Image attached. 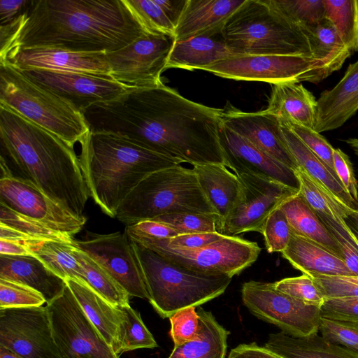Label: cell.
Listing matches in <instances>:
<instances>
[{
	"label": "cell",
	"instance_id": "1",
	"mask_svg": "<svg viewBox=\"0 0 358 358\" xmlns=\"http://www.w3.org/2000/svg\"><path fill=\"white\" fill-rule=\"evenodd\" d=\"M222 110L162 83L132 88L82 114L90 132L119 135L180 163L225 165L219 138Z\"/></svg>",
	"mask_w": 358,
	"mask_h": 358
},
{
	"label": "cell",
	"instance_id": "2",
	"mask_svg": "<svg viewBox=\"0 0 358 358\" xmlns=\"http://www.w3.org/2000/svg\"><path fill=\"white\" fill-rule=\"evenodd\" d=\"M148 32L127 0L30 1L20 16L0 26V60L36 47L113 52Z\"/></svg>",
	"mask_w": 358,
	"mask_h": 358
},
{
	"label": "cell",
	"instance_id": "3",
	"mask_svg": "<svg viewBox=\"0 0 358 358\" xmlns=\"http://www.w3.org/2000/svg\"><path fill=\"white\" fill-rule=\"evenodd\" d=\"M1 161L11 175L40 189L73 215L83 212L90 196L73 146L0 104Z\"/></svg>",
	"mask_w": 358,
	"mask_h": 358
},
{
	"label": "cell",
	"instance_id": "4",
	"mask_svg": "<svg viewBox=\"0 0 358 358\" xmlns=\"http://www.w3.org/2000/svg\"><path fill=\"white\" fill-rule=\"evenodd\" d=\"M80 144L90 196L110 217H116L121 203L145 177L181 164L113 134L90 131Z\"/></svg>",
	"mask_w": 358,
	"mask_h": 358
},
{
	"label": "cell",
	"instance_id": "5",
	"mask_svg": "<svg viewBox=\"0 0 358 358\" xmlns=\"http://www.w3.org/2000/svg\"><path fill=\"white\" fill-rule=\"evenodd\" d=\"M222 33L234 56L313 57L306 31L283 15L271 0H245L227 20Z\"/></svg>",
	"mask_w": 358,
	"mask_h": 358
},
{
	"label": "cell",
	"instance_id": "6",
	"mask_svg": "<svg viewBox=\"0 0 358 358\" xmlns=\"http://www.w3.org/2000/svg\"><path fill=\"white\" fill-rule=\"evenodd\" d=\"M149 294L162 318L181 309L199 307L222 294L232 277L189 270L133 241Z\"/></svg>",
	"mask_w": 358,
	"mask_h": 358
},
{
	"label": "cell",
	"instance_id": "7",
	"mask_svg": "<svg viewBox=\"0 0 358 358\" xmlns=\"http://www.w3.org/2000/svg\"><path fill=\"white\" fill-rule=\"evenodd\" d=\"M0 104L19 113L73 146L90 132L81 112L40 86L22 70L0 62Z\"/></svg>",
	"mask_w": 358,
	"mask_h": 358
},
{
	"label": "cell",
	"instance_id": "8",
	"mask_svg": "<svg viewBox=\"0 0 358 358\" xmlns=\"http://www.w3.org/2000/svg\"><path fill=\"white\" fill-rule=\"evenodd\" d=\"M173 213H215L193 169L180 164L145 177L121 203L115 217L129 226Z\"/></svg>",
	"mask_w": 358,
	"mask_h": 358
},
{
	"label": "cell",
	"instance_id": "9",
	"mask_svg": "<svg viewBox=\"0 0 358 358\" xmlns=\"http://www.w3.org/2000/svg\"><path fill=\"white\" fill-rule=\"evenodd\" d=\"M129 239L148 248L181 267L233 278L250 266L258 258L261 248L256 242L227 236L196 250H182L166 245L161 239L128 235Z\"/></svg>",
	"mask_w": 358,
	"mask_h": 358
},
{
	"label": "cell",
	"instance_id": "10",
	"mask_svg": "<svg viewBox=\"0 0 358 358\" xmlns=\"http://www.w3.org/2000/svg\"><path fill=\"white\" fill-rule=\"evenodd\" d=\"M202 70L224 78L273 85L302 81L316 84L327 78L322 62L301 55L232 56Z\"/></svg>",
	"mask_w": 358,
	"mask_h": 358
},
{
	"label": "cell",
	"instance_id": "11",
	"mask_svg": "<svg viewBox=\"0 0 358 358\" xmlns=\"http://www.w3.org/2000/svg\"><path fill=\"white\" fill-rule=\"evenodd\" d=\"M241 297L252 314L286 334L305 337L319 331L320 306L306 304L278 291L273 282H245Z\"/></svg>",
	"mask_w": 358,
	"mask_h": 358
},
{
	"label": "cell",
	"instance_id": "12",
	"mask_svg": "<svg viewBox=\"0 0 358 358\" xmlns=\"http://www.w3.org/2000/svg\"><path fill=\"white\" fill-rule=\"evenodd\" d=\"M45 306L63 358H119L87 318L67 285L63 293Z\"/></svg>",
	"mask_w": 358,
	"mask_h": 358
},
{
	"label": "cell",
	"instance_id": "13",
	"mask_svg": "<svg viewBox=\"0 0 358 358\" xmlns=\"http://www.w3.org/2000/svg\"><path fill=\"white\" fill-rule=\"evenodd\" d=\"M174 43V36L148 32L121 49L106 52L110 77L134 88L163 83L161 74Z\"/></svg>",
	"mask_w": 358,
	"mask_h": 358
},
{
	"label": "cell",
	"instance_id": "14",
	"mask_svg": "<svg viewBox=\"0 0 358 358\" xmlns=\"http://www.w3.org/2000/svg\"><path fill=\"white\" fill-rule=\"evenodd\" d=\"M236 175L241 182V190L234 206L217 229L224 235L260 233L268 216L299 193V189L268 178L250 173Z\"/></svg>",
	"mask_w": 358,
	"mask_h": 358
},
{
	"label": "cell",
	"instance_id": "15",
	"mask_svg": "<svg viewBox=\"0 0 358 358\" xmlns=\"http://www.w3.org/2000/svg\"><path fill=\"white\" fill-rule=\"evenodd\" d=\"M0 345L23 358H63L46 306L0 309Z\"/></svg>",
	"mask_w": 358,
	"mask_h": 358
},
{
	"label": "cell",
	"instance_id": "16",
	"mask_svg": "<svg viewBox=\"0 0 358 358\" xmlns=\"http://www.w3.org/2000/svg\"><path fill=\"white\" fill-rule=\"evenodd\" d=\"M73 244L101 266L130 296L149 300L140 264L125 231L94 234L84 241L73 239Z\"/></svg>",
	"mask_w": 358,
	"mask_h": 358
},
{
	"label": "cell",
	"instance_id": "17",
	"mask_svg": "<svg viewBox=\"0 0 358 358\" xmlns=\"http://www.w3.org/2000/svg\"><path fill=\"white\" fill-rule=\"evenodd\" d=\"M22 71L34 83L66 100L81 113L95 103L114 99L134 88L103 76L36 69Z\"/></svg>",
	"mask_w": 358,
	"mask_h": 358
},
{
	"label": "cell",
	"instance_id": "18",
	"mask_svg": "<svg viewBox=\"0 0 358 358\" xmlns=\"http://www.w3.org/2000/svg\"><path fill=\"white\" fill-rule=\"evenodd\" d=\"M0 202L71 236L83 229L87 220L73 215L30 182L13 176L1 177Z\"/></svg>",
	"mask_w": 358,
	"mask_h": 358
},
{
	"label": "cell",
	"instance_id": "19",
	"mask_svg": "<svg viewBox=\"0 0 358 358\" xmlns=\"http://www.w3.org/2000/svg\"><path fill=\"white\" fill-rule=\"evenodd\" d=\"M223 125L292 170L299 166L283 141L278 118L266 110L243 112L229 103L222 109Z\"/></svg>",
	"mask_w": 358,
	"mask_h": 358
},
{
	"label": "cell",
	"instance_id": "20",
	"mask_svg": "<svg viewBox=\"0 0 358 358\" xmlns=\"http://www.w3.org/2000/svg\"><path fill=\"white\" fill-rule=\"evenodd\" d=\"M219 138L225 166L234 173H250L299 190L294 171L262 151L221 122Z\"/></svg>",
	"mask_w": 358,
	"mask_h": 358
},
{
	"label": "cell",
	"instance_id": "21",
	"mask_svg": "<svg viewBox=\"0 0 358 358\" xmlns=\"http://www.w3.org/2000/svg\"><path fill=\"white\" fill-rule=\"evenodd\" d=\"M106 53L36 47L13 50L0 62H8L21 70L45 69L110 77Z\"/></svg>",
	"mask_w": 358,
	"mask_h": 358
},
{
	"label": "cell",
	"instance_id": "22",
	"mask_svg": "<svg viewBox=\"0 0 358 358\" xmlns=\"http://www.w3.org/2000/svg\"><path fill=\"white\" fill-rule=\"evenodd\" d=\"M358 110V59L350 64L343 77L317 100L315 130L324 132L343 126Z\"/></svg>",
	"mask_w": 358,
	"mask_h": 358
},
{
	"label": "cell",
	"instance_id": "23",
	"mask_svg": "<svg viewBox=\"0 0 358 358\" xmlns=\"http://www.w3.org/2000/svg\"><path fill=\"white\" fill-rule=\"evenodd\" d=\"M223 26L184 41H175L166 69L202 70L206 66L234 56L226 45Z\"/></svg>",
	"mask_w": 358,
	"mask_h": 358
},
{
	"label": "cell",
	"instance_id": "24",
	"mask_svg": "<svg viewBox=\"0 0 358 358\" xmlns=\"http://www.w3.org/2000/svg\"><path fill=\"white\" fill-rule=\"evenodd\" d=\"M0 278L27 285L41 293L50 303L64 292L66 283L31 255H0Z\"/></svg>",
	"mask_w": 358,
	"mask_h": 358
},
{
	"label": "cell",
	"instance_id": "25",
	"mask_svg": "<svg viewBox=\"0 0 358 358\" xmlns=\"http://www.w3.org/2000/svg\"><path fill=\"white\" fill-rule=\"evenodd\" d=\"M266 110L280 121L315 129L317 100L299 83L285 82L273 85Z\"/></svg>",
	"mask_w": 358,
	"mask_h": 358
},
{
	"label": "cell",
	"instance_id": "26",
	"mask_svg": "<svg viewBox=\"0 0 358 358\" xmlns=\"http://www.w3.org/2000/svg\"><path fill=\"white\" fill-rule=\"evenodd\" d=\"M245 0H187L175 30L181 41L224 24Z\"/></svg>",
	"mask_w": 358,
	"mask_h": 358
},
{
	"label": "cell",
	"instance_id": "27",
	"mask_svg": "<svg viewBox=\"0 0 358 358\" xmlns=\"http://www.w3.org/2000/svg\"><path fill=\"white\" fill-rule=\"evenodd\" d=\"M282 256L304 274L355 275L344 260L325 248L292 232Z\"/></svg>",
	"mask_w": 358,
	"mask_h": 358
},
{
	"label": "cell",
	"instance_id": "28",
	"mask_svg": "<svg viewBox=\"0 0 358 358\" xmlns=\"http://www.w3.org/2000/svg\"><path fill=\"white\" fill-rule=\"evenodd\" d=\"M192 169L204 196L219 217L217 230L239 196L240 180L221 164H195Z\"/></svg>",
	"mask_w": 358,
	"mask_h": 358
},
{
	"label": "cell",
	"instance_id": "29",
	"mask_svg": "<svg viewBox=\"0 0 358 358\" xmlns=\"http://www.w3.org/2000/svg\"><path fill=\"white\" fill-rule=\"evenodd\" d=\"M65 281L87 318L113 348L122 320L120 307L109 303L85 284L70 278Z\"/></svg>",
	"mask_w": 358,
	"mask_h": 358
},
{
	"label": "cell",
	"instance_id": "30",
	"mask_svg": "<svg viewBox=\"0 0 358 358\" xmlns=\"http://www.w3.org/2000/svg\"><path fill=\"white\" fill-rule=\"evenodd\" d=\"M264 347L283 358H358V352L332 343L317 333L305 337L271 334Z\"/></svg>",
	"mask_w": 358,
	"mask_h": 358
},
{
	"label": "cell",
	"instance_id": "31",
	"mask_svg": "<svg viewBox=\"0 0 358 358\" xmlns=\"http://www.w3.org/2000/svg\"><path fill=\"white\" fill-rule=\"evenodd\" d=\"M280 124L285 144L298 166L350 208H358V204L329 167L289 127L281 122Z\"/></svg>",
	"mask_w": 358,
	"mask_h": 358
},
{
	"label": "cell",
	"instance_id": "32",
	"mask_svg": "<svg viewBox=\"0 0 358 358\" xmlns=\"http://www.w3.org/2000/svg\"><path fill=\"white\" fill-rule=\"evenodd\" d=\"M199 334L194 340L174 347L168 358H226L229 334L211 312L197 307Z\"/></svg>",
	"mask_w": 358,
	"mask_h": 358
},
{
	"label": "cell",
	"instance_id": "33",
	"mask_svg": "<svg viewBox=\"0 0 358 358\" xmlns=\"http://www.w3.org/2000/svg\"><path fill=\"white\" fill-rule=\"evenodd\" d=\"M280 208L292 233L317 243L343 259L336 241L299 193L285 201Z\"/></svg>",
	"mask_w": 358,
	"mask_h": 358
},
{
	"label": "cell",
	"instance_id": "34",
	"mask_svg": "<svg viewBox=\"0 0 358 358\" xmlns=\"http://www.w3.org/2000/svg\"><path fill=\"white\" fill-rule=\"evenodd\" d=\"M0 239L72 243L73 236L46 223L20 214L0 202Z\"/></svg>",
	"mask_w": 358,
	"mask_h": 358
},
{
	"label": "cell",
	"instance_id": "35",
	"mask_svg": "<svg viewBox=\"0 0 358 358\" xmlns=\"http://www.w3.org/2000/svg\"><path fill=\"white\" fill-rule=\"evenodd\" d=\"M23 243L32 256L60 278L65 280L73 279L88 285L73 252V242L30 241Z\"/></svg>",
	"mask_w": 358,
	"mask_h": 358
},
{
	"label": "cell",
	"instance_id": "36",
	"mask_svg": "<svg viewBox=\"0 0 358 358\" xmlns=\"http://www.w3.org/2000/svg\"><path fill=\"white\" fill-rule=\"evenodd\" d=\"M313 57L324 64L327 77L339 70L352 55L341 39L334 25L327 17L306 29Z\"/></svg>",
	"mask_w": 358,
	"mask_h": 358
},
{
	"label": "cell",
	"instance_id": "37",
	"mask_svg": "<svg viewBox=\"0 0 358 358\" xmlns=\"http://www.w3.org/2000/svg\"><path fill=\"white\" fill-rule=\"evenodd\" d=\"M299 182V194L317 214L341 224L353 208L339 200L302 168L294 170Z\"/></svg>",
	"mask_w": 358,
	"mask_h": 358
},
{
	"label": "cell",
	"instance_id": "38",
	"mask_svg": "<svg viewBox=\"0 0 358 358\" xmlns=\"http://www.w3.org/2000/svg\"><path fill=\"white\" fill-rule=\"evenodd\" d=\"M73 252L88 286L115 306L129 305L130 296L101 266L75 246Z\"/></svg>",
	"mask_w": 358,
	"mask_h": 358
},
{
	"label": "cell",
	"instance_id": "39",
	"mask_svg": "<svg viewBox=\"0 0 358 358\" xmlns=\"http://www.w3.org/2000/svg\"><path fill=\"white\" fill-rule=\"evenodd\" d=\"M122 312V320L117 341L113 350L115 355L136 349H153L158 346L152 334L143 322L140 313L130 305L119 306Z\"/></svg>",
	"mask_w": 358,
	"mask_h": 358
},
{
	"label": "cell",
	"instance_id": "40",
	"mask_svg": "<svg viewBox=\"0 0 358 358\" xmlns=\"http://www.w3.org/2000/svg\"><path fill=\"white\" fill-rule=\"evenodd\" d=\"M325 17L351 53L358 51V0H324Z\"/></svg>",
	"mask_w": 358,
	"mask_h": 358
},
{
	"label": "cell",
	"instance_id": "41",
	"mask_svg": "<svg viewBox=\"0 0 358 358\" xmlns=\"http://www.w3.org/2000/svg\"><path fill=\"white\" fill-rule=\"evenodd\" d=\"M283 15L305 31L325 17L324 0H271Z\"/></svg>",
	"mask_w": 358,
	"mask_h": 358
},
{
	"label": "cell",
	"instance_id": "42",
	"mask_svg": "<svg viewBox=\"0 0 358 358\" xmlns=\"http://www.w3.org/2000/svg\"><path fill=\"white\" fill-rule=\"evenodd\" d=\"M166 224L180 234L216 232L220 222L215 213H173L151 219Z\"/></svg>",
	"mask_w": 358,
	"mask_h": 358
},
{
	"label": "cell",
	"instance_id": "43",
	"mask_svg": "<svg viewBox=\"0 0 358 358\" xmlns=\"http://www.w3.org/2000/svg\"><path fill=\"white\" fill-rule=\"evenodd\" d=\"M148 32L174 36L176 27L155 0H127Z\"/></svg>",
	"mask_w": 358,
	"mask_h": 358
},
{
	"label": "cell",
	"instance_id": "44",
	"mask_svg": "<svg viewBox=\"0 0 358 358\" xmlns=\"http://www.w3.org/2000/svg\"><path fill=\"white\" fill-rule=\"evenodd\" d=\"M46 303L43 295L20 283L0 278V309L39 307Z\"/></svg>",
	"mask_w": 358,
	"mask_h": 358
},
{
	"label": "cell",
	"instance_id": "45",
	"mask_svg": "<svg viewBox=\"0 0 358 358\" xmlns=\"http://www.w3.org/2000/svg\"><path fill=\"white\" fill-rule=\"evenodd\" d=\"M268 253L282 252L287 246L292 231L287 217L280 206L266 219L260 232Z\"/></svg>",
	"mask_w": 358,
	"mask_h": 358
},
{
	"label": "cell",
	"instance_id": "46",
	"mask_svg": "<svg viewBox=\"0 0 358 358\" xmlns=\"http://www.w3.org/2000/svg\"><path fill=\"white\" fill-rule=\"evenodd\" d=\"M319 331L328 341L358 352V320L321 317Z\"/></svg>",
	"mask_w": 358,
	"mask_h": 358
},
{
	"label": "cell",
	"instance_id": "47",
	"mask_svg": "<svg viewBox=\"0 0 358 358\" xmlns=\"http://www.w3.org/2000/svg\"><path fill=\"white\" fill-rule=\"evenodd\" d=\"M317 215L336 241L348 268L358 276V243L350 229L347 224H341L322 215Z\"/></svg>",
	"mask_w": 358,
	"mask_h": 358
},
{
	"label": "cell",
	"instance_id": "48",
	"mask_svg": "<svg viewBox=\"0 0 358 358\" xmlns=\"http://www.w3.org/2000/svg\"><path fill=\"white\" fill-rule=\"evenodd\" d=\"M273 283L278 291L306 304L321 306L324 301L319 288L307 274L285 278Z\"/></svg>",
	"mask_w": 358,
	"mask_h": 358
},
{
	"label": "cell",
	"instance_id": "49",
	"mask_svg": "<svg viewBox=\"0 0 358 358\" xmlns=\"http://www.w3.org/2000/svg\"><path fill=\"white\" fill-rule=\"evenodd\" d=\"M170 335L174 347L194 341L199 334V315L196 307H189L178 310L169 317Z\"/></svg>",
	"mask_w": 358,
	"mask_h": 358
},
{
	"label": "cell",
	"instance_id": "50",
	"mask_svg": "<svg viewBox=\"0 0 358 358\" xmlns=\"http://www.w3.org/2000/svg\"><path fill=\"white\" fill-rule=\"evenodd\" d=\"M324 299L358 297V276L309 274Z\"/></svg>",
	"mask_w": 358,
	"mask_h": 358
},
{
	"label": "cell",
	"instance_id": "51",
	"mask_svg": "<svg viewBox=\"0 0 358 358\" xmlns=\"http://www.w3.org/2000/svg\"><path fill=\"white\" fill-rule=\"evenodd\" d=\"M280 122L289 127L329 167L334 176L338 178L334 166L333 154L334 148L323 136L315 129L299 124L280 120Z\"/></svg>",
	"mask_w": 358,
	"mask_h": 358
},
{
	"label": "cell",
	"instance_id": "52",
	"mask_svg": "<svg viewBox=\"0 0 358 358\" xmlns=\"http://www.w3.org/2000/svg\"><path fill=\"white\" fill-rule=\"evenodd\" d=\"M321 316L341 320H358V297L324 299Z\"/></svg>",
	"mask_w": 358,
	"mask_h": 358
},
{
	"label": "cell",
	"instance_id": "53",
	"mask_svg": "<svg viewBox=\"0 0 358 358\" xmlns=\"http://www.w3.org/2000/svg\"><path fill=\"white\" fill-rule=\"evenodd\" d=\"M333 159L338 178L349 195L358 204V183L349 157L340 148H334Z\"/></svg>",
	"mask_w": 358,
	"mask_h": 358
},
{
	"label": "cell",
	"instance_id": "54",
	"mask_svg": "<svg viewBox=\"0 0 358 358\" xmlns=\"http://www.w3.org/2000/svg\"><path fill=\"white\" fill-rule=\"evenodd\" d=\"M224 234L216 232L179 234L171 238L161 239L166 245L182 250H196L220 240Z\"/></svg>",
	"mask_w": 358,
	"mask_h": 358
},
{
	"label": "cell",
	"instance_id": "55",
	"mask_svg": "<svg viewBox=\"0 0 358 358\" xmlns=\"http://www.w3.org/2000/svg\"><path fill=\"white\" fill-rule=\"evenodd\" d=\"M125 232L128 235L157 239L171 238L180 234L168 224L154 220H146L127 226Z\"/></svg>",
	"mask_w": 358,
	"mask_h": 358
},
{
	"label": "cell",
	"instance_id": "56",
	"mask_svg": "<svg viewBox=\"0 0 358 358\" xmlns=\"http://www.w3.org/2000/svg\"><path fill=\"white\" fill-rule=\"evenodd\" d=\"M227 358H283L278 355L259 346L256 343L240 344L233 348Z\"/></svg>",
	"mask_w": 358,
	"mask_h": 358
},
{
	"label": "cell",
	"instance_id": "57",
	"mask_svg": "<svg viewBox=\"0 0 358 358\" xmlns=\"http://www.w3.org/2000/svg\"><path fill=\"white\" fill-rule=\"evenodd\" d=\"M30 1L27 0H1V25L8 24L17 19L25 11Z\"/></svg>",
	"mask_w": 358,
	"mask_h": 358
},
{
	"label": "cell",
	"instance_id": "58",
	"mask_svg": "<svg viewBox=\"0 0 358 358\" xmlns=\"http://www.w3.org/2000/svg\"><path fill=\"white\" fill-rule=\"evenodd\" d=\"M176 27L180 20L187 0H155Z\"/></svg>",
	"mask_w": 358,
	"mask_h": 358
},
{
	"label": "cell",
	"instance_id": "59",
	"mask_svg": "<svg viewBox=\"0 0 358 358\" xmlns=\"http://www.w3.org/2000/svg\"><path fill=\"white\" fill-rule=\"evenodd\" d=\"M0 255L10 256L31 255L23 242L6 239H0Z\"/></svg>",
	"mask_w": 358,
	"mask_h": 358
},
{
	"label": "cell",
	"instance_id": "60",
	"mask_svg": "<svg viewBox=\"0 0 358 358\" xmlns=\"http://www.w3.org/2000/svg\"><path fill=\"white\" fill-rule=\"evenodd\" d=\"M345 221L351 230L358 233V208L352 209Z\"/></svg>",
	"mask_w": 358,
	"mask_h": 358
},
{
	"label": "cell",
	"instance_id": "61",
	"mask_svg": "<svg viewBox=\"0 0 358 358\" xmlns=\"http://www.w3.org/2000/svg\"><path fill=\"white\" fill-rule=\"evenodd\" d=\"M0 358H23L9 349L0 345Z\"/></svg>",
	"mask_w": 358,
	"mask_h": 358
},
{
	"label": "cell",
	"instance_id": "62",
	"mask_svg": "<svg viewBox=\"0 0 358 358\" xmlns=\"http://www.w3.org/2000/svg\"><path fill=\"white\" fill-rule=\"evenodd\" d=\"M345 142L358 156V138H350L345 140Z\"/></svg>",
	"mask_w": 358,
	"mask_h": 358
},
{
	"label": "cell",
	"instance_id": "63",
	"mask_svg": "<svg viewBox=\"0 0 358 358\" xmlns=\"http://www.w3.org/2000/svg\"><path fill=\"white\" fill-rule=\"evenodd\" d=\"M350 230H351V229H350ZM351 231H352V232L353 233V234H354V236H355V238H356V240H357V243H358V233H357V232H356V231H352V230H351Z\"/></svg>",
	"mask_w": 358,
	"mask_h": 358
}]
</instances>
